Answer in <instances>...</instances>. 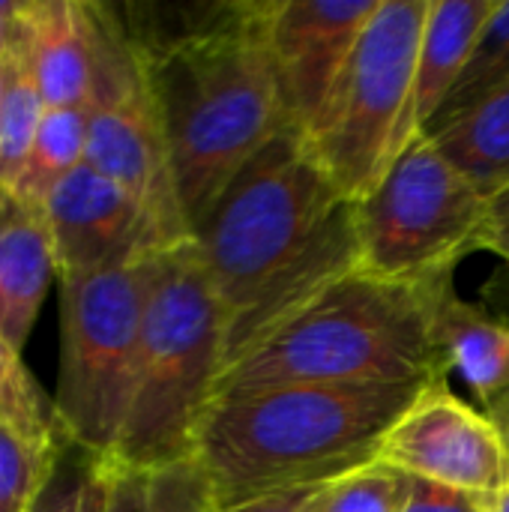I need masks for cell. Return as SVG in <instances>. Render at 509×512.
Instances as JSON below:
<instances>
[{"label":"cell","instance_id":"1","mask_svg":"<svg viewBox=\"0 0 509 512\" xmlns=\"http://www.w3.org/2000/svg\"><path fill=\"white\" fill-rule=\"evenodd\" d=\"M429 381L285 384L225 393L207 405L192 459L204 471L216 507L315 489L375 462L381 438Z\"/></svg>","mask_w":509,"mask_h":512},{"label":"cell","instance_id":"2","mask_svg":"<svg viewBox=\"0 0 509 512\" xmlns=\"http://www.w3.org/2000/svg\"><path fill=\"white\" fill-rule=\"evenodd\" d=\"M270 0L213 33L138 54L159 111L189 231L279 132L288 129L267 45Z\"/></svg>","mask_w":509,"mask_h":512},{"label":"cell","instance_id":"3","mask_svg":"<svg viewBox=\"0 0 509 512\" xmlns=\"http://www.w3.org/2000/svg\"><path fill=\"white\" fill-rule=\"evenodd\" d=\"M450 288L453 279L402 285L354 270L234 360L213 399L285 384L363 387L444 375L438 306Z\"/></svg>","mask_w":509,"mask_h":512},{"label":"cell","instance_id":"4","mask_svg":"<svg viewBox=\"0 0 509 512\" xmlns=\"http://www.w3.org/2000/svg\"><path fill=\"white\" fill-rule=\"evenodd\" d=\"M348 207L303 135L285 129L252 156L192 234L225 318L300 267Z\"/></svg>","mask_w":509,"mask_h":512},{"label":"cell","instance_id":"5","mask_svg":"<svg viewBox=\"0 0 509 512\" xmlns=\"http://www.w3.org/2000/svg\"><path fill=\"white\" fill-rule=\"evenodd\" d=\"M225 309L210 288L195 243L165 249L144 309L129 414L108 459L123 468L189 462L195 435L225 363Z\"/></svg>","mask_w":509,"mask_h":512},{"label":"cell","instance_id":"6","mask_svg":"<svg viewBox=\"0 0 509 512\" xmlns=\"http://www.w3.org/2000/svg\"><path fill=\"white\" fill-rule=\"evenodd\" d=\"M159 255L57 279L63 339L54 414L66 441L93 459L117 450L129 414Z\"/></svg>","mask_w":509,"mask_h":512},{"label":"cell","instance_id":"7","mask_svg":"<svg viewBox=\"0 0 509 512\" xmlns=\"http://www.w3.org/2000/svg\"><path fill=\"white\" fill-rule=\"evenodd\" d=\"M429 0H378L324 111L303 135L348 201L366 198L414 141L411 105Z\"/></svg>","mask_w":509,"mask_h":512},{"label":"cell","instance_id":"8","mask_svg":"<svg viewBox=\"0 0 509 512\" xmlns=\"http://www.w3.org/2000/svg\"><path fill=\"white\" fill-rule=\"evenodd\" d=\"M486 222L489 201L417 135L375 189L354 201L357 270L402 285L453 279L456 264L483 249Z\"/></svg>","mask_w":509,"mask_h":512},{"label":"cell","instance_id":"9","mask_svg":"<svg viewBox=\"0 0 509 512\" xmlns=\"http://www.w3.org/2000/svg\"><path fill=\"white\" fill-rule=\"evenodd\" d=\"M87 3L93 24L87 165L126 189L147 210L165 240L180 246L192 240V231L180 210L168 144L144 63L123 30L117 9L96 0Z\"/></svg>","mask_w":509,"mask_h":512},{"label":"cell","instance_id":"10","mask_svg":"<svg viewBox=\"0 0 509 512\" xmlns=\"http://www.w3.org/2000/svg\"><path fill=\"white\" fill-rule=\"evenodd\" d=\"M375 462L411 480L492 498L509 483V417L471 408L438 375L387 429Z\"/></svg>","mask_w":509,"mask_h":512},{"label":"cell","instance_id":"11","mask_svg":"<svg viewBox=\"0 0 509 512\" xmlns=\"http://www.w3.org/2000/svg\"><path fill=\"white\" fill-rule=\"evenodd\" d=\"M378 0H270L267 45L291 132L324 111Z\"/></svg>","mask_w":509,"mask_h":512},{"label":"cell","instance_id":"12","mask_svg":"<svg viewBox=\"0 0 509 512\" xmlns=\"http://www.w3.org/2000/svg\"><path fill=\"white\" fill-rule=\"evenodd\" d=\"M60 276L144 261L174 249L147 210L93 165H78L42 201Z\"/></svg>","mask_w":509,"mask_h":512},{"label":"cell","instance_id":"13","mask_svg":"<svg viewBox=\"0 0 509 512\" xmlns=\"http://www.w3.org/2000/svg\"><path fill=\"white\" fill-rule=\"evenodd\" d=\"M12 33L24 48L45 108H87L93 24L87 0H21Z\"/></svg>","mask_w":509,"mask_h":512},{"label":"cell","instance_id":"14","mask_svg":"<svg viewBox=\"0 0 509 512\" xmlns=\"http://www.w3.org/2000/svg\"><path fill=\"white\" fill-rule=\"evenodd\" d=\"M57 276L51 237L39 207L0 186V336L21 354L39 306Z\"/></svg>","mask_w":509,"mask_h":512},{"label":"cell","instance_id":"15","mask_svg":"<svg viewBox=\"0 0 509 512\" xmlns=\"http://www.w3.org/2000/svg\"><path fill=\"white\" fill-rule=\"evenodd\" d=\"M492 9L495 0H429L411 105L414 138L426 132V126L456 87Z\"/></svg>","mask_w":509,"mask_h":512},{"label":"cell","instance_id":"16","mask_svg":"<svg viewBox=\"0 0 509 512\" xmlns=\"http://www.w3.org/2000/svg\"><path fill=\"white\" fill-rule=\"evenodd\" d=\"M438 345L444 366H453L480 402L495 411L509 402V324L486 318L450 288L438 306Z\"/></svg>","mask_w":509,"mask_h":512},{"label":"cell","instance_id":"17","mask_svg":"<svg viewBox=\"0 0 509 512\" xmlns=\"http://www.w3.org/2000/svg\"><path fill=\"white\" fill-rule=\"evenodd\" d=\"M426 138L486 201L495 198L509 186V84Z\"/></svg>","mask_w":509,"mask_h":512},{"label":"cell","instance_id":"18","mask_svg":"<svg viewBox=\"0 0 509 512\" xmlns=\"http://www.w3.org/2000/svg\"><path fill=\"white\" fill-rule=\"evenodd\" d=\"M102 512H210L213 492L195 459L165 468H123L99 462Z\"/></svg>","mask_w":509,"mask_h":512},{"label":"cell","instance_id":"19","mask_svg":"<svg viewBox=\"0 0 509 512\" xmlns=\"http://www.w3.org/2000/svg\"><path fill=\"white\" fill-rule=\"evenodd\" d=\"M87 162V108H45L15 192L42 210L45 195Z\"/></svg>","mask_w":509,"mask_h":512},{"label":"cell","instance_id":"20","mask_svg":"<svg viewBox=\"0 0 509 512\" xmlns=\"http://www.w3.org/2000/svg\"><path fill=\"white\" fill-rule=\"evenodd\" d=\"M42 114H45V99L36 87L24 48L12 33L6 51V81H3V105H0V186L15 189L27 165V156L33 150Z\"/></svg>","mask_w":509,"mask_h":512},{"label":"cell","instance_id":"21","mask_svg":"<svg viewBox=\"0 0 509 512\" xmlns=\"http://www.w3.org/2000/svg\"><path fill=\"white\" fill-rule=\"evenodd\" d=\"M504 84H509V0H495V9L474 42L468 66L462 69L456 87L450 90V96L444 99V105L438 108L423 135L444 129L447 123H453L459 114H465Z\"/></svg>","mask_w":509,"mask_h":512},{"label":"cell","instance_id":"22","mask_svg":"<svg viewBox=\"0 0 509 512\" xmlns=\"http://www.w3.org/2000/svg\"><path fill=\"white\" fill-rule=\"evenodd\" d=\"M411 483L414 480L402 471L369 462L309 489L300 512H402L411 495Z\"/></svg>","mask_w":509,"mask_h":512},{"label":"cell","instance_id":"23","mask_svg":"<svg viewBox=\"0 0 509 512\" xmlns=\"http://www.w3.org/2000/svg\"><path fill=\"white\" fill-rule=\"evenodd\" d=\"M66 444L33 441L0 423V512H33Z\"/></svg>","mask_w":509,"mask_h":512},{"label":"cell","instance_id":"24","mask_svg":"<svg viewBox=\"0 0 509 512\" xmlns=\"http://www.w3.org/2000/svg\"><path fill=\"white\" fill-rule=\"evenodd\" d=\"M0 423L12 426L15 432L33 441L66 438L54 414V399H48L39 390V384L21 363V354L3 336H0Z\"/></svg>","mask_w":509,"mask_h":512},{"label":"cell","instance_id":"25","mask_svg":"<svg viewBox=\"0 0 509 512\" xmlns=\"http://www.w3.org/2000/svg\"><path fill=\"white\" fill-rule=\"evenodd\" d=\"M90 471H93V456H87L75 444H66L33 512H84V492L90 483Z\"/></svg>","mask_w":509,"mask_h":512},{"label":"cell","instance_id":"26","mask_svg":"<svg viewBox=\"0 0 509 512\" xmlns=\"http://www.w3.org/2000/svg\"><path fill=\"white\" fill-rule=\"evenodd\" d=\"M402 512H489V498L465 495L426 480L411 483V495Z\"/></svg>","mask_w":509,"mask_h":512},{"label":"cell","instance_id":"27","mask_svg":"<svg viewBox=\"0 0 509 512\" xmlns=\"http://www.w3.org/2000/svg\"><path fill=\"white\" fill-rule=\"evenodd\" d=\"M309 489H288V492H270L258 498H246L237 504H222L210 512H300V504L306 501Z\"/></svg>","mask_w":509,"mask_h":512},{"label":"cell","instance_id":"28","mask_svg":"<svg viewBox=\"0 0 509 512\" xmlns=\"http://www.w3.org/2000/svg\"><path fill=\"white\" fill-rule=\"evenodd\" d=\"M483 249H492L509 264V186H504L495 198H489V222Z\"/></svg>","mask_w":509,"mask_h":512},{"label":"cell","instance_id":"29","mask_svg":"<svg viewBox=\"0 0 509 512\" xmlns=\"http://www.w3.org/2000/svg\"><path fill=\"white\" fill-rule=\"evenodd\" d=\"M18 6H21V0H15V3H0V60H3L6 51H9V42H12V21H15V15H18Z\"/></svg>","mask_w":509,"mask_h":512},{"label":"cell","instance_id":"30","mask_svg":"<svg viewBox=\"0 0 509 512\" xmlns=\"http://www.w3.org/2000/svg\"><path fill=\"white\" fill-rule=\"evenodd\" d=\"M84 512H102V477H99L96 459H93L90 483H87V492H84Z\"/></svg>","mask_w":509,"mask_h":512},{"label":"cell","instance_id":"31","mask_svg":"<svg viewBox=\"0 0 509 512\" xmlns=\"http://www.w3.org/2000/svg\"><path fill=\"white\" fill-rule=\"evenodd\" d=\"M489 512H509V483L498 495L489 498Z\"/></svg>","mask_w":509,"mask_h":512},{"label":"cell","instance_id":"32","mask_svg":"<svg viewBox=\"0 0 509 512\" xmlns=\"http://www.w3.org/2000/svg\"><path fill=\"white\" fill-rule=\"evenodd\" d=\"M3 81H6V57L0 60V105H3Z\"/></svg>","mask_w":509,"mask_h":512}]
</instances>
